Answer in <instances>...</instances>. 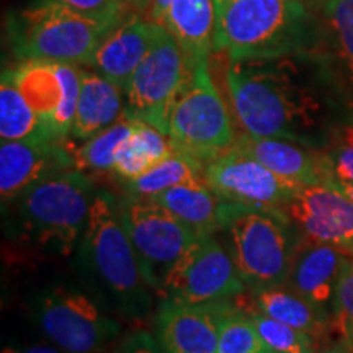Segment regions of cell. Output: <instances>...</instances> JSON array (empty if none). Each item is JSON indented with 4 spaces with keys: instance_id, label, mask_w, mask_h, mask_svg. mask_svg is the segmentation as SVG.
<instances>
[{
    "instance_id": "d6a6232c",
    "label": "cell",
    "mask_w": 353,
    "mask_h": 353,
    "mask_svg": "<svg viewBox=\"0 0 353 353\" xmlns=\"http://www.w3.org/2000/svg\"><path fill=\"white\" fill-rule=\"evenodd\" d=\"M87 19L108 26L123 23L134 12L126 0H59Z\"/></svg>"
},
{
    "instance_id": "e575fe53",
    "label": "cell",
    "mask_w": 353,
    "mask_h": 353,
    "mask_svg": "<svg viewBox=\"0 0 353 353\" xmlns=\"http://www.w3.org/2000/svg\"><path fill=\"white\" fill-rule=\"evenodd\" d=\"M172 0H151V10H149L148 19L154 23L164 26L167 12H169Z\"/></svg>"
},
{
    "instance_id": "ba28073f",
    "label": "cell",
    "mask_w": 353,
    "mask_h": 353,
    "mask_svg": "<svg viewBox=\"0 0 353 353\" xmlns=\"http://www.w3.org/2000/svg\"><path fill=\"white\" fill-rule=\"evenodd\" d=\"M118 201L144 280L154 293L164 296L176 268L203 236L149 198L128 193Z\"/></svg>"
},
{
    "instance_id": "7c38bea8",
    "label": "cell",
    "mask_w": 353,
    "mask_h": 353,
    "mask_svg": "<svg viewBox=\"0 0 353 353\" xmlns=\"http://www.w3.org/2000/svg\"><path fill=\"white\" fill-rule=\"evenodd\" d=\"M205 182L223 201L262 210H281L296 188L236 145L206 165Z\"/></svg>"
},
{
    "instance_id": "3957f363",
    "label": "cell",
    "mask_w": 353,
    "mask_h": 353,
    "mask_svg": "<svg viewBox=\"0 0 353 353\" xmlns=\"http://www.w3.org/2000/svg\"><path fill=\"white\" fill-rule=\"evenodd\" d=\"M83 265L112 294L117 306L132 319L151 311V286L144 280L120 213V201L100 190L94 198L85 232L82 236Z\"/></svg>"
},
{
    "instance_id": "8fae6325",
    "label": "cell",
    "mask_w": 353,
    "mask_h": 353,
    "mask_svg": "<svg viewBox=\"0 0 353 353\" xmlns=\"http://www.w3.org/2000/svg\"><path fill=\"white\" fill-rule=\"evenodd\" d=\"M244 291L245 283L232 255L210 234L198 241L176 268L164 298L179 303L206 304L237 298Z\"/></svg>"
},
{
    "instance_id": "4dcf8cb0",
    "label": "cell",
    "mask_w": 353,
    "mask_h": 353,
    "mask_svg": "<svg viewBox=\"0 0 353 353\" xmlns=\"http://www.w3.org/2000/svg\"><path fill=\"white\" fill-rule=\"evenodd\" d=\"M334 324L342 341L353 348V255L343 263L332 304Z\"/></svg>"
},
{
    "instance_id": "277c9868",
    "label": "cell",
    "mask_w": 353,
    "mask_h": 353,
    "mask_svg": "<svg viewBox=\"0 0 353 353\" xmlns=\"http://www.w3.org/2000/svg\"><path fill=\"white\" fill-rule=\"evenodd\" d=\"M221 231L229 236V254L252 291L283 285L298 244L293 224L280 210L223 203Z\"/></svg>"
},
{
    "instance_id": "44dd1931",
    "label": "cell",
    "mask_w": 353,
    "mask_h": 353,
    "mask_svg": "<svg viewBox=\"0 0 353 353\" xmlns=\"http://www.w3.org/2000/svg\"><path fill=\"white\" fill-rule=\"evenodd\" d=\"M252 307L290 327L311 335L317 345L327 342L334 332V316L314 306L285 283L252 291Z\"/></svg>"
},
{
    "instance_id": "7a4b0ae2",
    "label": "cell",
    "mask_w": 353,
    "mask_h": 353,
    "mask_svg": "<svg viewBox=\"0 0 353 353\" xmlns=\"http://www.w3.org/2000/svg\"><path fill=\"white\" fill-rule=\"evenodd\" d=\"M319 37L301 0H216L214 51L231 61L312 54Z\"/></svg>"
},
{
    "instance_id": "5bb4252c",
    "label": "cell",
    "mask_w": 353,
    "mask_h": 353,
    "mask_svg": "<svg viewBox=\"0 0 353 353\" xmlns=\"http://www.w3.org/2000/svg\"><path fill=\"white\" fill-rule=\"evenodd\" d=\"M232 299L190 304L164 298L156 314L159 342L167 353H218L221 321Z\"/></svg>"
},
{
    "instance_id": "d6986e66",
    "label": "cell",
    "mask_w": 353,
    "mask_h": 353,
    "mask_svg": "<svg viewBox=\"0 0 353 353\" xmlns=\"http://www.w3.org/2000/svg\"><path fill=\"white\" fill-rule=\"evenodd\" d=\"M164 26L143 15H131L105 37L88 68L126 90L132 74L151 51Z\"/></svg>"
},
{
    "instance_id": "f35d334b",
    "label": "cell",
    "mask_w": 353,
    "mask_h": 353,
    "mask_svg": "<svg viewBox=\"0 0 353 353\" xmlns=\"http://www.w3.org/2000/svg\"><path fill=\"white\" fill-rule=\"evenodd\" d=\"M332 183L353 203V183H345V182H332Z\"/></svg>"
},
{
    "instance_id": "cb8c5ba5",
    "label": "cell",
    "mask_w": 353,
    "mask_h": 353,
    "mask_svg": "<svg viewBox=\"0 0 353 353\" xmlns=\"http://www.w3.org/2000/svg\"><path fill=\"white\" fill-rule=\"evenodd\" d=\"M7 72L10 74L26 103L50 128L52 117L64 97V85L56 63L44 59H23L15 68L7 69Z\"/></svg>"
},
{
    "instance_id": "6da1fadb",
    "label": "cell",
    "mask_w": 353,
    "mask_h": 353,
    "mask_svg": "<svg viewBox=\"0 0 353 353\" xmlns=\"http://www.w3.org/2000/svg\"><path fill=\"white\" fill-rule=\"evenodd\" d=\"M226 81L232 112L247 134L324 149L342 108L314 54L231 61Z\"/></svg>"
},
{
    "instance_id": "4316f807",
    "label": "cell",
    "mask_w": 353,
    "mask_h": 353,
    "mask_svg": "<svg viewBox=\"0 0 353 353\" xmlns=\"http://www.w3.org/2000/svg\"><path fill=\"white\" fill-rule=\"evenodd\" d=\"M206 165L196 159L175 151L138 179L126 183L128 193L141 198H152L179 185H200L205 182Z\"/></svg>"
},
{
    "instance_id": "4fadbf2b",
    "label": "cell",
    "mask_w": 353,
    "mask_h": 353,
    "mask_svg": "<svg viewBox=\"0 0 353 353\" xmlns=\"http://www.w3.org/2000/svg\"><path fill=\"white\" fill-rule=\"evenodd\" d=\"M283 213L299 239L353 249V203L334 183L299 185Z\"/></svg>"
},
{
    "instance_id": "60d3db41",
    "label": "cell",
    "mask_w": 353,
    "mask_h": 353,
    "mask_svg": "<svg viewBox=\"0 0 353 353\" xmlns=\"http://www.w3.org/2000/svg\"><path fill=\"white\" fill-rule=\"evenodd\" d=\"M260 353H272V352H268V350H265V348H263V350H262V352H260Z\"/></svg>"
},
{
    "instance_id": "5b68a950",
    "label": "cell",
    "mask_w": 353,
    "mask_h": 353,
    "mask_svg": "<svg viewBox=\"0 0 353 353\" xmlns=\"http://www.w3.org/2000/svg\"><path fill=\"white\" fill-rule=\"evenodd\" d=\"M114 26L87 19L59 0H33L8 17V37L17 57L88 65Z\"/></svg>"
},
{
    "instance_id": "ac0fdd59",
    "label": "cell",
    "mask_w": 353,
    "mask_h": 353,
    "mask_svg": "<svg viewBox=\"0 0 353 353\" xmlns=\"http://www.w3.org/2000/svg\"><path fill=\"white\" fill-rule=\"evenodd\" d=\"M348 257V249L298 239L285 285L332 314L335 288Z\"/></svg>"
},
{
    "instance_id": "8d00e7d4",
    "label": "cell",
    "mask_w": 353,
    "mask_h": 353,
    "mask_svg": "<svg viewBox=\"0 0 353 353\" xmlns=\"http://www.w3.org/2000/svg\"><path fill=\"white\" fill-rule=\"evenodd\" d=\"M130 3V7L134 12H138L139 15H149L151 10V0H126Z\"/></svg>"
},
{
    "instance_id": "83f0119b",
    "label": "cell",
    "mask_w": 353,
    "mask_h": 353,
    "mask_svg": "<svg viewBox=\"0 0 353 353\" xmlns=\"http://www.w3.org/2000/svg\"><path fill=\"white\" fill-rule=\"evenodd\" d=\"M132 128H134V120L125 114L120 121H117L107 130L100 131L99 134L85 139L79 148L68 144L74 167L77 170L90 172L113 170L117 151L130 138Z\"/></svg>"
},
{
    "instance_id": "f546056e",
    "label": "cell",
    "mask_w": 353,
    "mask_h": 353,
    "mask_svg": "<svg viewBox=\"0 0 353 353\" xmlns=\"http://www.w3.org/2000/svg\"><path fill=\"white\" fill-rule=\"evenodd\" d=\"M234 299L221 321L218 353H260L263 343L252 317L245 306L236 304Z\"/></svg>"
},
{
    "instance_id": "7402d4cb",
    "label": "cell",
    "mask_w": 353,
    "mask_h": 353,
    "mask_svg": "<svg viewBox=\"0 0 353 353\" xmlns=\"http://www.w3.org/2000/svg\"><path fill=\"white\" fill-rule=\"evenodd\" d=\"M164 28L180 44L190 64L210 57L216 44V0H172Z\"/></svg>"
},
{
    "instance_id": "ab89813d",
    "label": "cell",
    "mask_w": 353,
    "mask_h": 353,
    "mask_svg": "<svg viewBox=\"0 0 353 353\" xmlns=\"http://www.w3.org/2000/svg\"><path fill=\"white\" fill-rule=\"evenodd\" d=\"M100 353H117V347H113V348H107V350H103V352H100Z\"/></svg>"
},
{
    "instance_id": "d4e9b609",
    "label": "cell",
    "mask_w": 353,
    "mask_h": 353,
    "mask_svg": "<svg viewBox=\"0 0 353 353\" xmlns=\"http://www.w3.org/2000/svg\"><path fill=\"white\" fill-rule=\"evenodd\" d=\"M175 152L169 136L149 123L134 120V128L117 151L113 174L123 182H131Z\"/></svg>"
},
{
    "instance_id": "2e32d148",
    "label": "cell",
    "mask_w": 353,
    "mask_h": 353,
    "mask_svg": "<svg viewBox=\"0 0 353 353\" xmlns=\"http://www.w3.org/2000/svg\"><path fill=\"white\" fill-rule=\"evenodd\" d=\"M234 145L257 159L293 187L334 182L324 149L309 148L290 139L260 138L247 132L237 134Z\"/></svg>"
},
{
    "instance_id": "d590c367",
    "label": "cell",
    "mask_w": 353,
    "mask_h": 353,
    "mask_svg": "<svg viewBox=\"0 0 353 353\" xmlns=\"http://www.w3.org/2000/svg\"><path fill=\"white\" fill-rule=\"evenodd\" d=\"M2 353H64L61 348L56 345H41V343H34V345H26V347H13L7 345L2 348Z\"/></svg>"
},
{
    "instance_id": "f1b7e54d",
    "label": "cell",
    "mask_w": 353,
    "mask_h": 353,
    "mask_svg": "<svg viewBox=\"0 0 353 353\" xmlns=\"http://www.w3.org/2000/svg\"><path fill=\"white\" fill-rule=\"evenodd\" d=\"M245 309L252 317L255 329L260 335L265 350L272 353H317L319 345L311 335L290 327L283 322L262 314L252 304H245Z\"/></svg>"
},
{
    "instance_id": "484cf974",
    "label": "cell",
    "mask_w": 353,
    "mask_h": 353,
    "mask_svg": "<svg viewBox=\"0 0 353 353\" xmlns=\"http://www.w3.org/2000/svg\"><path fill=\"white\" fill-rule=\"evenodd\" d=\"M0 138L2 141H56L13 83L7 69L0 83Z\"/></svg>"
},
{
    "instance_id": "9c48e42d",
    "label": "cell",
    "mask_w": 353,
    "mask_h": 353,
    "mask_svg": "<svg viewBox=\"0 0 353 353\" xmlns=\"http://www.w3.org/2000/svg\"><path fill=\"white\" fill-rule=\"evenodd\" d=\"M190 69L192 64L180 44L164 28L128 83L126 117L149 123L167 134L172 108Z\"/></svg>"
},
{
    "instance_id": "1f68e13d",
    "label": "cell",
    "mask_w": 353,
    "mask_h": 353,
    "mask_svg": "<svg viewBox=\"0 0 353 353\" xmlns=\"http://www.w3.org/2000/svg\"><path fill=\"white\" fill-rule=\"evenodd\" d=\"M324 152L334 182L353 183V125H339Z\"/></svg>"
},
{
    "instance_id": "30bf717a",
    "label": "cell",
    "mask_w": 353,
    "mask_h": 353,
    "mask_svg": "<svg viewBox=\"0 0 353 353\" xmlns=\"http://www.w3.org/2000/svg\"><path fill=\"white\" fill-rule=\"evenodd\" d=\"M41 332L64 353H100L120 335V324L110 319L81 291L56 286L34 304Z\"/></svg>"
},
{
    "instance_id": "9a60e30c",
    "label": "cell",
    "mask_w": 353,
    "mask_h": 353,
    "mask_svg": "<svg viewBox=\"0 0 353 353\" xmlns=\"http://www.w3.org/2000/svg\"><path fill=\"white\" fill-rule=\"evenodd\" d=\"M76 169L65 141H2L0 195L12 203L34 183L57 172Z\"/></svg>"
},
{
    "instance_id": "ffe728a7",
    "label": "cell",
    "mask_w": 353,
    "mask_h": 353,
    "mask_svg": "<svg viewBox=\"0 0 353 353\" xmlns=\"http://www.w3.org/2000/svg\"><path fill=\"white\" fill-rule=\"evenodd\" d=\"M123 88L95 69L81 68V94L70 136L85 141L125 117Z\"/></svg>"
},
{
    "instance_id": "e0dca14e",
    "label": "cell",
    "mask_w": 353,
    "mask_h": 353,
    "mask_svg": "<svg viewBox=\"0 0 353 353\" xmlns=\"http://www.w3.org/2000/svg\"><path fill=\"white\" fill-rule=\"evenodd\" d=\"M312 54L319 61L342 108L353 114V0H327L324 28Z\"/></svg>"
},
{
    "instance_id": "52a82bcc",
    "label": "cell",
    "mask_w": 353,
    "mask_h": 353,
    "mask_svg": "<svg viewBox=\"0 0 353 353\" xmlns=\"http://www.w3.org/2000/svg\"><path fill=\"white\" fill-rule=\"evenodd\" d=\"M167 134L175 151L205 165L236 143L232 118L211 77L208 57L192 64L172 108Z\"/></svg>"
},
{
    "instance_id": "b9f144b4",
    "label": "cell",
    "mask_w": 353,
    "mask_h": 353,
    "mask_svg": "<svg viewBox=\"0 0 353 353\" xmlns=\"http://www.w3.org/2000/svg\"><path fill=\"white\" fill-rule=\"evenodd\" d=\"M352 255H353V249H352Z\"/></svg>"
},
{
    "instance_id": "8992f818",
    "label": "cell",
    "mask_w": 353,
    "mask_h": 353,
    "mask_svg": "<svg viewBox=\"0 0 353 353\" xmlns=\"http://www.w3.org/2000/svg\"><path fill=\"white\" fill-rule=\"evenodd\" d=\"M95 195L90 176L70 169L34 183L12 203L28 239L68 255L85 232Z\"/></svg>"
},
{
    "instance_id": "836d02e7",
    "label": "cell",
    "mask_w": 353,
    "mask_h": 353,
    "mask_svg": "<svg viewBox=\"0 0 353 353\" xmlns=\"http://www.w3.org/2000/svg\"><path fill=\"white\" fill-rule=\"evenodd\" d=\"M117 353H167L157 337L148 330H131L125 334L117 345Z\"/></svg>"
},
{
    "instance_id": "74e56055",
    "label": "cell",
    "mask_w": 353,
    "mask_h": 353,
    "mask_svg": "<svg viewBox=\"0 0 353 353\" xmlns=\"http://www.w3.org/2000/svg\"><path fill=\"white\" fill-rule=\"evenodd\" d=\"M317 353H353V348L348 345L345 341H342V339H341V341H339V342L332 343V345H330V347L324 348V350H321V352H317Z\"/></svg>"
},
{
    "instance_id": "603a6c76",
    "label": "cell",
    "mask_w": 353,
    "mask_h": 353,
    "mask_svg": "<svg viewBox=\"0 0 353 353\" xmlns=\"http://www.w3.org/2000/svg\"><path fill=\"white\" fill-rule=\"evenodd\" d=\"M201 236L221 231L223 200L206 183L179 185L149 198Z\"/></svg>"
}]
</instances>
